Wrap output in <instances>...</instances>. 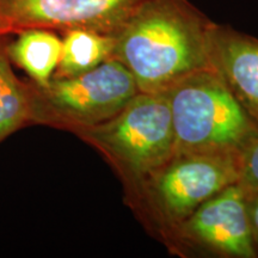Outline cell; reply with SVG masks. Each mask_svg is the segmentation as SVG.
<instances>
[{
  "label": "cell",
  "mask_w": 258,
  "mask_h": 258,
  "mask_svg": "<svg viewBox=\"0 0 258 258\" xmlns=\"http://www.w3.org/2000/svg\"><path fill=\"white\" fill-rule=\"evenodd\" d=\"M247 208H249L250 222L251 227H252L254 244H256L258 254V194L257 195L247 196Z\"/></svg>",
  "instance_id": "obj_13"
},
{
  "label": "cell",
  "mask_w": 258,
  "mask_h": 258,
  "mask_svg": "<svg viewBox=\"0 0 258 258\" xmlns=\"http://www.w3.org/2000/svg\"><path fill=\"white\" fill-rule=\"evenodd\" d=\"M6 35L0 36V143L32 123V85L16 76L6 53Z\"/></svg>",
  "instance_id": "obj_10"
},
{
  "label": "cell",
  "mask_w": 258,
  "mask_h": 258,
  "mask_svg": "<svg viewBox=\"0 0 258 258\" xmlns=\"http://www.w3.org/2000/svg\"><path fill=\"white\" fill-rule=\"evenodd\" d=\"M32 85V123L76 132L110 120L139 91L123 63L108 59L88 72Z\"/></svg>",
  "instance_id": "obj_3"
},
{
  "label": "cell",
  "mask_w": 258,
  "mask_h": 258,
  "mask_svg": "<svg viewBox=\"0 0 258 258\" xmlns=\"http://www.w3.org/2000/svg\"><path fill=\"white\" fill-rule=\"evenodd\" d=\"M238 185L247 196L258 194V135L241 156Z\"/></svg>",
  "instance_id": "obj_12"
},
{
  "label": "cell",
  "mask_w": 258,
  "mask_h": 258,
  "mask_svg": "<svg viewBox=\"0 0 258 258\" xmlns=\"http://www.w3.org/2000/svg\"><path fill=\"white\" fill-rule=\"evenodd\" d=\"M240 159L222 154H175L156 172L154 189L160 206L171 218L185 220L203 202L238 183Z\"/></svg>",
  "instance_id": "obj_6"
},
{
  "label": "cell",
  "mask_w": 258,
  "mask_h": 258,
  "mask_svg": "<svg viewBox=\"0 0 258 258\" xmlns=\"http://www.w3.org/2000/svg\"><path fill=\"white\" fill-rule=\"evenodd\" d=\"M211 25L186 0H146L110 35L111 57L124 64L140 92H164L189 74L212 69Z\"/></svg>",
  "instance_id": "obj_1"
},
{
  "label": "cell",
  "mask_w": 258,
  "mask_h": 258,
  "mask_svg": "<svg viewBox=\"0 0 258 258\" xmlns=\"http://www.w3.org/2000/svg\"><path fill=\"white\" fill-rule=\"evenodd\" d=\"M146 0H0V36L30 28L112 35Z\"/></svg>",
  "instance_id": "obj_5"
},
{
  "label": "cell",
  "mask_w": 258,
  "mask_h": 258,
  "mask_svg": "<svg viewBox=\"0 0 258 258\" xmlns=\"http://www.w3.org/2000/svg\"><path fill=\"white\" fill-rule=\"evenodd\" d=\"M62 38L56 31L30 28L19 31L17 38L8 41L6 53L11 63L28 74L30 82L46 86L59 64Z\"/></svg>",
  "instance_id": "obj_9"
},
{
  "label": "cell",
  "mask_w": 258,
  "mask_h": 258,
  "mask_svg": "<svg viewBox=\"0 0 258 258\" xmlns=\"http://www.w3.org/2000/svg\"><path fill=\"white\" fill-rule=\"evenodd\" d=\"M208 56L212 69L258 123V38L212 23Z\"/></svg>",
  "instance_id": "obj_8"
},
{
  "label": "cell",
  "mask_w": 258,
  "mask_h": 258,
  "mask_svg": "<svg viewBox=\"0 0 258 258\" xmlns=\"http://www.w3.org/2000/svg\"><path fill=\"white\" fill-rule=\"evenodd\" d=\"M62 50L54 78H66L91 71L111 57L110 35L73 29L62 32Z\"/></svg>",
  "instance_id": "obj_11"
},
{
  "label": "cell",
  "mask_w": 258,
  "mask_h": 258,
  "mask_svg": "<svg viewBox=\"0 0 258 258\" xmlns=\"http://www.w3.org/2000/svg\"><path fill=\"white\" fill-rule=\"evenodd\" d=\"M76 134L137 177L154 175L175 156V132L164 92H138L110 120Z\"/></svg>",
  "instance_id": "obj_4"
},
{
  "label": "cell",
  "mask_w": 258,
  "mask_h": 258,
  "mask_svg": "<svg viewBox=\"0 0 258 258\" xmlns=\"http://www.w3.org/2000/svg\"><path fill=\"white\" fill-rule=\"evenodd\" d=\"M169 102L175 154L243 156L258 123L213 69L184 77L164 91Z\"/></svg>",
  "instance_id": "obj_2"
},
{
  "label": "cell",
  "mask_w": 258,
  "mask_h": 258,
  "mask_svg": "<svg viewBox=\"0 0 258 258\" xmlns=\"http://www.w3.org/2000/svg\"><path fill=\"white\" fill-rule=\"evenodd\" d=\"M185 233L227 256L257 257L247 195L234 183L203 202L185 219Z\"/></svg>",
  "instance_id": "obj_7"
}]
</instances>
